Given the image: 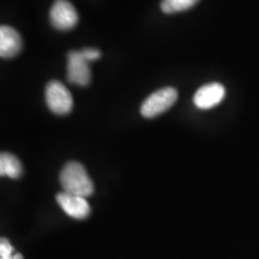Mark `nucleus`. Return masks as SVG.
Masks as SVG:
<instances>
[{"label":"nucleus","mask_w":259,"mask_h":259,"mask_svg":"<svg viewBox=\"0 0 259 259\" xmlns=\"http://www.w3.org/2000/svg\"><path fill=\"white\" fill-rule=\"evenodd\" d=\"M60 185L63 192L76 194L87 198L94 193V184L79 162L71 161L64 166L60 171Z\"/></svg>","instance_id":"obj_1"},{"label":"nucleus","mask_w":259,"mask_h":259,"mask_svg":"<svg viewBox=\"0 0 259 259\" xmlns=\"http://www.w3.org/2000/svg\"><path fill=\"white\" fill-rule=\"evenodd\" d=\"M178 100L177 89L162 88L149 95L141 106V114L144 118H155L170 108Z\"/></svg>","instance_id":"obj_2"},{"label":"nucleus","mask_w":259,"mask_h":259,"mask_svg":"<svg viewBox=\"0 0 259 259\" xmlns=\"http://www.w3.org/2000/svg\"><path fill=\"white\" fill-rule=\"evenodd\" d=\"M46 103L51 112L58 115L69 114L72 111L73 97L63 83L51 80L46 85Z\"/></svg>","instance_id":"obj_3"},{"label":"nucleus","mask_w":259,"mask_h":259,"mask_svg":"<svg viewBox=\"0 0 259 259\" xmlns=\"http://www.w3.org/2000/svg\"><path fill=\"white\" fill-rule=\"evenodd\" d=\"M51 23L58 30H70L78 23V14L67 0H57L51 8Z\"/></svg>","instance_id":"obj_4"},{"label":"nucleus","mask_w":259,"mask_h":259,"mask_svg":"<svg viewBox=\"0 0 259 259\" xmlns=\"http://www.w3.org/2000/svg\"><path fill=\"white\" fill-rule=\"evenodd\" d=\"M67 80L80 87L88 85L92 80L89 61L84 59L80 51L67 54Z\"/></svg>","instance_id":"obj_5"},{"label":"nucleus","mask_w":259,"mask_h":259,"mask_svg":"<svg viewBox=\"0 0 259 259\" xmlns=\"http://www.w3.org/2000/svg\"><path fill=\"white\" fill-rule=\"evenodd\" d=\"M57 202L70 218L76 220H84L90 215V205L84 197L76 196L67 192L57 194Z\"/></svg>","instance_id":"obj_6"},{"label":"nucleus","mask_w":259,"mask_h":259,"mask_svg":"<svg viewBox=\"0 0 259 259\" xmlns=\"http://www.w3.org/2000/svg\"><path fill=\"white\" fill-rule=\"evenodd\" d=\"M226 96V89L220 83H209L200 87L193 96V103L199 109H210L218 106Z\"/></svg>","instance_id":"obj_7"},{"label":"nucleus","mask_w":259,"mask_h":259,"mask_svg":"<svg viewBox=\"0 0 259 259\" xmlns=\"http://www.w3.org/2000/svg\"><path fill=\"white\" fill-rule=\"evenodd\" d=\"M23 48V41L16 29L9 25L0 28V57L9 59L19 54Z\"/></svg>","instance_id":"obj_8"},{"label":"nucleus","mask_w":259,"mask_h":259,"mask_svg":"<svg viewBox=\"0 0 259 259\" xmlns=\"http://www.w3.org/2000/svg\"><path fill=\"white\" fill-rule=\"evenodd\" d=\"M23 174V166L18 157L10 153L0 155V176L9 177L11 179H18Z\"/></svg>","instance_id":"obj_9"},{"label":"nucleus","mask_w":259,"mask_h":259,"mask_svg":"<svg viewBox=\"0 0 259 259\" xmlns=\"http://www.w3.org/2000/svg\"><path fill=\"white\" fill-rule=\"evenodd\" d=\"M199 0H162L161 10L167 15L186 11L198 3Z\"/></svg>","instance_id":"obj_10"},{"label":"nucleus","mask_w":259,"mask_h":259,"mask_svg":"<svg viewBox=\"0 0 259 259\" xmlns=\"http://www.w3.org/2000/svg\"><path fill=\"white\" fill-rule=\"evenodd\" d=\"M0 259H24L21 253H15L14 247L8 239L2 238L0 240Z\"/></svg>","instance_id":"obj_11"},{"label":"nucleus","mask_w":259,"mask_h":259,"mask_svg":"<svg viewBox=\"0 0 259 259\" xmlns=\"http://www.w3.org/2000/svg\"><path fill=\"white\" fill-rule=\"evenodd\" d=\"M80 53H82L84 59L88 60L89 63L90 61L97 60L101 57V52L97 51L96 48H84V50L80 51Z\"/></svg>","instance_id":"obj_12"}]
</instances>
